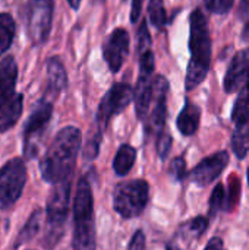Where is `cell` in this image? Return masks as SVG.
I'll list each match as a JSON object with an SVG mask.
<instances>
[{
    "label": "cell",
    "mask_w": 249,
    "mask_h": 250,
    "mask_svg": "<svg viewBox=\"0 0 249 250\" xmlns=\"http://www.w3.org/2000/svg\"><path fill=\"white\" fill-rule=\"evenodd\" d=\"M73 250H95L94 201L87 179H81L73 199Z\"/></svg>",
    "instance_id": "3"
},
{
    "label": "cell",
    "mask_w": 249,
    "mask_h": 250,
    "mask_svg": "<svg viewBox=\"0 0 249 250\" xmlns=\"http://www.w3.org/2000/svg\"><path fill=\"white\" fill-rule=\"evenodd\" d=\"M129 53V34L123 28H116L107 38L103 56L113 73H117Z\"/></svg>",
    "instance_id": "12"
},
{
    "label": "cell",
    "mask_w": 249,
    "mask_h": 250,
    "mask_svg": "<svg viewBox=\"0 0 249 250\" xmlns=\"http://www.w3.org/2000/svg\"><path fill=\"white\" fill-rule=\"evenodd\" d=\"M25 180L26 168L21 158H13L0 168V209L10 208L19 199Z\"/></svg>",
    "instance_id": "8"
},
{
    "label": "cell",
    "mask_w": 249,
    "mask_h": 250,
    "mask_svg": "<svg viewBox=\"0 0 249 250\" xmlns=\"http://www.w3.org/2000/svg\"><path fill=\"white\" fill-rule=\"evenodd\" d=\"M145 249V236L141 230H138L132 239H131V243L128 246V250H144Z\"/></svg>",
    "instance_id": "31"
},
{
    "label": "cell",
    "mask_w": 249,
    "mask_h": 250,
    "mask_svg": "<svg viewBox=\"0 0 249 250\" xmlns=\"http://www.w3.org/2000/svg\"><path fill=\"white\" fill-rule=\"evenodd\" d=\"M204 250H225V248H223V242H222L220 239H213V240L208 242L207 248Z\"/></svg>",
    "instance_id": "34"
},
{
    "label": "cell",
    "mask_w": 249,
    "mask_h": 250,
    "mask_svg": "<svg viewBox=\"0 0 249 250\" xmlns=\"http://www.w3.org/2000/svg\"><path fill=\"white\" fill-rule=\"evenodd\" d=\"M239 195H241V182L238 177L232 176L230 177V188H229V193L226 195V209L232 211L238 202H239Z\"/></svg>",
    "instance_id": "26"
},
{
    "label": "cell",
    "mask_w": 249,
    "mask_h": 250,
    "mask_svg": "<svg viewBox=\"0 0 249 250\" xmlns=\"http://www.w3.org/2000/svg\"><path fill=\"white\" fill-rule=\"evenodd\" d=\"M40 227H41V211H35L26 221V224L23 226L21 233L18 234L15 246H21V245L29 242L31 239H34L37 236V233L40 231Z\"/></svg>",
    "instance_id": "23"
},
{
    "label": "cell",
    "mask_w": 249,
    "mask_h": 250,
    "mask_svg": "<svg viewBox=\"0 0 249 250\" xmlns=\"http://www.w3.org/2000/svg\"><path fill=\"white\" fill-rule=\"evenodd\" d=\"M68 3H69V6H70L73 10H78L79 6H81V0H68Z\"/></svg>",
    "instance_id": "36"
},
{
    "label": "cell",
    "mask_w": 249,
    "mask_h": 250,
    "mask_svg": "<svg viewBox=\"0 0 249 250\" xmlns=\"http://www.w3.org/2000/svg\"><path fill=\"white\" fill-rule=\"evenodd\" d=\"M53 114V104L47 100H41L23 126V154L26 158H34L38 151V141L47 127Z\"/></svg>",
    "instance_id": "9"
},
{
    "label": "cell",
    "mask_w": 249,
    "mask_h": 250,
    "mask_svg": "<svg viewBox=\"0 0 249 250\" xmlns=\"http://www.w3.org/2000/svg\"><path fill=\"white\" fill-rule=\"evenodd\" d=\"M186 173V163L183 158H175L170 164V174L173 176V179L176 180H182L183 176Z\"/></svg>",
    "instance_id": "30"
},
{
    "label": "cell",
    "mask_w": 249,
    "mask_h": 250,
    "mask_svg": "<svg viewBox=\"0 0 249 250\" xmlns=\"http://www.w3.org/2000/svg\"><path fill=\"white\" fill-rule=\"evenodd\" d=\"M242 40H244L245 42H249V21L245 23V28H244V31H242Z\"/></svg>",
    "instance_id": "35"
},
{
    "label": "cell",
    "mask_w": 249,
    "mask_h": 250,
    "mask_svg": "<svg viewBox=\"0 0 249 250\" xmlns=\"http://www.w3.org/2000/svg\"><path fill=\"white\" fill-rule=\"evenodd\" d=\"M54 0H31L26 7V35L34 45L48 40L53 23Z\"/></svg>",
    "instance_id": "7"
},
{
    "label": "cell",
    "mask_w": 249,
    "mask_h": 250,
    "mask_svg": "<svg viewBox=\"0 0 249 250\" xmlns=\"http://www.w3.org/2000/svg\"><path fill=\"white\" fill-rule=\"evenodd\" d=\"M191 34L189 48L191 60L188 63L185 88L188 91L195 89L207 76L211 63V37L205 15L201 9H195L191 13Z\"/></svg>",
    "instance_id": "2"
},
{
    "label": "cell",
    "mask_w": 249,
    "mask_h": 250,
    "mask_svg": "<svg viewBox=\"0 0 249 250\" xmlns=\"http://www.w3.org/2000/svg\"><path fill=\"white\" fill-rule=\"evenodd\" d=\"M135 157H136L135 149L131 145L123 144L119 148V151L116 154V158H114V163H113L114 171L119 176H126L131 171V168H132V166L135 163Z\"/></svg>",
    "instance_id": "21"
},
{
    "label": "cell",
    "mask_w": 249,
    "mask_h": 250,
    "mask_svg": "<svg viewBox=\"0 0 249 250\" xmlns=\"http://www.w3.org/2000/svg\"><path fill=\"white\" fill-rule=\"evenodd\" d=\"M239 18L244 21H249V0H241L239 4Z\"/></svg>",
    "instance_id": "33"
},
{
    "label": "cell",
    "mask_w": 249,
    "mask_h": 250,
    "mask_svg": "<svg viewBox=\"0 0 249 250\" xmlns=\"http://www.w3.org/2000/svg\"><path fill=\"white\" fill-rule=\"evenodd\" d=\"M70 199V180L57 183L53 186L47 199V223L44 245L53 248L59 243L65 231V223L69 212Z\"/></svg>",
    "instance_id": "4"
},
{
    "label": "cell",
    "mask_w": 249,
    "mask_h": 250,
    "mask_svg": "<svg viewBox=\"0 0 249 250\" xmlns=\"http://www.w3.org/2000/svg\"><path fill=\"white\" fill-rule=\"evenodd\" d=\"M172 148V136L167 132H163L157 136V152L161 158H166Z\"/></svg>",
    "instance_id": "29"
},
{
    "label": "cell",
    "mask_w": 249,
    "mask_h": 250,
    "mask_svg": "<svg viewBox=\"0 0 249 250\" xmlns=\"http://www.w3.org/2000/svg\"><path fill=\"white\" fill-rule=\"evenodd\" d=\"M23 108V97L22 94H16L13 98L0 103V133L9 130L16 125L22 114Z\"/></svg>",
    "instance_id": "17"
},
{
    "label": "cell",
    "mask_w": 249,
    "mask_h": 250,
    "mask_svg": "<svg viewBox=\"0 0 249 250\" xmlns=\"http://www.w3.org/2000/svg\"><path fill=\"white\" fill-rule=\"evenodd\" d=\"M235 0H205V6L211 13L223 15L233 7Z\"/></svg>",
    "instance_id": "27"
},
{
    "label": "cell",
    "mask_w": 249,
    "mask_h": 250,
    "mask_svg": "<svg viewBox=\"0 0 249 250\" xmlns=\"http://www.w3.org/2000/svg\"><path fill=\"white\" fill-rule=\"evenodd\" d=\"M232 120L236 126L249 122V75L244 86L239 89V95L232 111Z\"/></svg>",
    "instance_id": "19"
},
{
    "label": "cell",
    "mask_w": 249,
    "mask_h": 250,
    "mask_svg": "<svg viewBox=\"0 0 249 250\" xmlns=\"http://www.w3.org/2000/svg\"><path fill=\"white\" fill-rule=\"evenodd\" d=\"M207 226H208V220H207V218H204V217H197V218H194V220L188 224L186 230H188L189 236H192V237H200V236L207 230Z\"/></svg>",
    "instance_id": "28"
},
{
    "label": "cell",
    "mask_w": 249,
    "mask_h": 250,
    "mask_svg": "<svg viewBox=\"0 0 249 250\" xmlns=\"http://www.w3.org/2000/svg\"><path fill=\"white\" fill-rule=\"evenodd\" d=\"M148 192V183L141 179L117 185L113 195L114 211L119 212L123 218L138 217L147 207Z\"/></svg>",
    "instance_id": "6"
},
{
    "label": "cell",
    "mask_w": 249,
    "mask_h": 250,
    "mask_svg": "<svg viewBox=\"0 0 249 250\" xmlns=\"http://www.w3.org/2000/svg\"><path fill=\"white\" fill-rule=\"evenodd\" d=\"M148 15H150V19H151L154 26H157L158 29H163L166 26L167 18H166V10H164L163 0H150Z\"/></svg>",
    "instance_id": "24"
},
{
    "label": "cell",
    "mask_w": 249,
    "mask_h": 250,
    "mask_svg": "<svg viewBox=\"0 0 249 250\" xmlns=\"http://www.w3.org/2000/svg\"><path fill=\"white\" fill-rule=\"evenodd\" d=\"M232 146L238 158H245L249 149V122L236 126L232 138Z\"/></svg>",
    "instance_id": "22"
},
{
    "label": "cell",
    "mask_w": 249,
    "mask_h": 250,
    "mask_svg": "<svg viewBox=\"0 0 249 250\" xmlns=\"http://www.w3.org/2000/svg\"><path fill=\"white\" fill-rule=\"evenodd\" d=\"M226 207V192L223 185H217L213 190V195L210 198V215H217L219 211H222Z\"/></svg>",
    "instance_id": "25"
},
{
    "label": "cell",
    "mask_w": 249,
    "mask_h": 250,
    "mask_svg": "<svg viewBox=\"0 0 249 250\" xmlns=\"http://www.w3.org/2000/svg\"><path fill=\"white\" fill-rule=\"evenodd\" d=\"M200 120H201V110H200V107L188 101L185 104V107L182 108L181 114L178 116L176 126H178V129H179V132L182 135L191 136V135H194L198 130Z\"/></svg>",
    "instance_id": "18"
},
{
    "label": "cell",
    "mask_w": 249,
    "mask_h": 250,
    "mask_svg": "<svg viewBox=\"0 0 249 250\" xmlns=\"http://www.w3.org/2000/svg\"><path fill=\"white\" fill-rule=\"evenodd\" d=\"M249 75V47L238 51L227 69V73L225 76V91L227 94H232L238 89H241L247 81Z\"/></svg>",
    "instance_id": "14"
},
{
    "label": "cell",
    "mask_w": 249,
    "mask_h": 250,
    "mask_svg": "<svg viewBox=\"0 0 249 250\" xmlns=\"http://www.w3.org/2000/svg\"><path fill=\"white\" fill-rule=\"evenodd\" d=\"M139 53V76L134 91L135 111L139 120H145L151 107L153 88H154V69L156 60L151 45L138 48Z\"/></svg>",
    "instance_id": "5"
},
{
    "label": "cell",
    "mask_w": 249,
    "mask_h": 250,
    "mask_svg": "<svg viewBox=\"0 0 249 250\" xmlns=\"http://www.w3.org/2000/svg\"><path fill=\"white\" fill-rule=\"evenodd\" d=\"M81 142L82 135L78 127L66 126L59 130L40 163L41 176L45 182L57 185L70 179Z\"/></svg>",
    "instance_id": "1"
},
{
    "label": "cell",
    "mask_w": 249,
    "mask_h": 250,
    "mask_svg": "<svg viewBox=\"0 0 249 250\" xmlns=\"http://www.w3.org/2000/svg\"><path fill=\"white\" fill-rule=\"evenodd\" d=\"M229 164V154L226 151L216 152L205 160H203L191 173V179L198 186L210 185L216 177L222 174L225 167Z\"/></svg>",
    "instance_id": "13"
},
{
    "label": "cell",
    "mask_w": 249,
    "mask_h": 250,
    "mask_svg": "<svg viewBox=\"0 0 249 250\" xmlns=\"http://www.w3.org/2000/svg\"><path fill=\"white\" fill-rule=\"evenodd\" d=\"M167 250H181V249H179V248H176V246H169Z\"/></svg>",
    "instance_id": "37"
},
{
    "label": "cell",
    "mask_w": 249,
    "mask_h": 250,
    "mask_svg": "<svg viewBox=\"0 0 249 250\" xmlns=\"http://www.w3.org/2000/svg\"><path fill=\"white\" fill-rule=\"evenodd\" d=\"M142 3L144 0H132V10H131V21L135 23L139 21V16L142 13Z\"/></svg>",
    "instance_id": "32"
},
{
    "label": "cell",
    "mask_w": 249,
    "mask_h": 250,
    "mask_svg": "<svg viewBox=\"0 0 249 250\" xmlns=\"http://www.w3.org/2000/svg\"><path fill=\"white\" fill-rule=\"evenodd\" d=\"M68 85V75L62 60L56 56L47 60V89L45 94L51 98L57 97Z\"/></svg>",
    "instance_id": "16"
},
{
    "label": "cell",
    "mask_w": 249,
    "mask_h": 250,
    "mask_svg": "<svg viewBox=\"0 0 249 250\" xmlns=\"http://www.w3.org/2000/svg\"><path fill=\"white\" fill-rule=\"evenodd\" d=\"M132 98H134V91L128 83H114L107 91V94L103 97L100 103L98 113H97V123L100 125L101 130L106 127V125L113 116L122 113L131 104Z\"/></svg>",
    "instance_id": "10"
},
{
    "label": "cell",
    "mask_w": 249,
    "mask_h": 250,
    "mask_svg": "<svg viewBox=\"0 0 249 250\" xmlns=\"http://www.w3.org/2000/svg\"><path fill=\"white\" fill-rule=\"evenodd\" d=\"M16 25L10 13H0V57L10 48L15 38Z\"/></svg>",
    "instance_id": "20"
},
{
    "label": "cell",
    "mask_w": 249,
    "mask_h": 250,
    "mask_svg": "<svg viewBox=\"0 0 249 250\" xmlns=\"http://www.w3.org/2000/svg\"><path fill=\"white\" fill-rule=\"evenodd\" d=\"M248 182H249V170H248Z\"/></svg>",
    "instance_id": "38"
},
{
    "label": "cell",
    "mask_w": 249,
    "mask_h": 250,
    "mask_svg": "<svg viewBox=\"0 0 249 250\" xmlns=\"http://www.w3.org/2000/svg\"><path fill=\"white\" fill-rule=\"evenodd\" d=\"M167 91H169L167 79L161 75L156 76L151 107L145 119V129L148 133H154L158 136L160 133L164 132V123H166V116H167V107H166Z\"/></svg>",
    "instance_id": "11"
},
{
    "label": "cell",
    "mask_w": 249,
    "mask_h": 250,
    "mask_svg": "<svg viewBox=\"0 0 249 250\" xmlns=\"http://www.w3.org/2000/svg\"><path fill=\"white\" fill-rule=\"evenodd\" d=\"M18 79V64L13 56H6L0 60V103L13 98L18 92L16 88Z\"/></svg>",
    "instance_id": "15"
}]
</instances>
